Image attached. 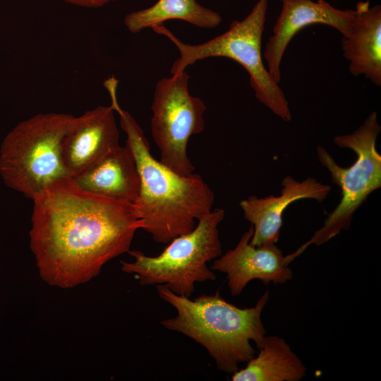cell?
Returning <instances> with one entry per match:
<instances>
[{
  "label": "cell",
  "mask_w": 381,
  "mask_h": 381,
  "mask_svg": "<svg viewBox=\"0 0 381 381\" xmlns=\"http://www.w3.org/2000/svg\"><path fill=\"white\" fill-rule=\"evenodd\" d=\"M224 215L222 208L212 210L198 220L192 231L169 242L157 256L129 250L134 261H121L122 271L135 274L143 286L165 285L174 293L190 298L195 283L216 279L207 263L222 255L218 226Z\"/></svg>",
  "instance_id": "obj_6"
},
{
  "label": "cell",
  "mask_w": 381,
  "mask_h": 381,
  "mask_svg": "<svg viewBox=\"0 0 381 381\" xmlns=\"http://www.w3.org/2000/svg\"><path fill=\"white\" fill-rule=\"evenodd\" d=\"M260 352L231 376L233 381H299L306 375L301 359L278 336L265 337Z\"/></svg>",
  "instance_id": "obj_15"
},
{
  "label": "cell",
  "mask_w": 381,
  "mask_h": 381,
  "mask_svg": "<svg viewBox=\"0 0 381 381\" xmlns=\"http://www.w3.org/2000/svg\"><path fill=\"white\" fill-rule=\"evenodd\" d=\"M30 249L41 278L73 288L128 253L142 229L135 205L92 193L71 177L59 179L33 199Z\"/></svg>",
  "instance_id": "obj_1"
},
{
  "label": "cell",
  "mask_w": 381,
  "mask_h": 381,
  "mask_svg": "<svg viewBox=\"0 0 381 381\" xmlns=\"http://www.w3.org/2000/svg\"><path fill=\"white\" fill-rule=\"evenodd\" d=\"M380 131L377 113L372 111L353 133L334 138L333 142L338 147L350 149L356 153L357 159L349 167L339 166L325 147H317L318 159L329 171L332 183L341 188V198L310 239L286 255L289 264L309 246H321L341 231L348 230L355 212L371 193L381 187V155L376 149Z\"/></svg>",
  "instance_id": "obj_7"
},
{
  "label": "cell",
  "mask_w": 381,
  "mask_h": 381,
  "mask_svg": "<svg viewBox=\"0 0 381 381\" xmlns=\"http://www.w3.org/2000/svg\"><path fill=\"white\" fill-rule=\"evenodd\" d=\"M349 33L341 40L343 56L350 73L363 75L377 86L381 85V6H370L359 1L354 10Z\"/></svg>",
  "instance_id": "obj_13"
},
{
  "label": "cell",
  "mask_w": 381,
  "mask_h": 381,
  "mask_svg": "<svg viewBox=\"0 0 381 381\" xmlns=\"http://www.w3.org/2000/svg\"><path fill=\"white\" fill-rule=\"evenodd\" d=\"M253 234L251 226L237 245L216 259L210 269L226 274L231 294L238 296L253 279L265 284H284L292 279L293 272L286 256L276 243L260 246L250 241Z\"/></svg>",
  "instance_id": "obj_11"
},
{
  "label": "cell",
  "mask_w": 381,
  "mask_h": 381,
  "mask_svg": "<svg viewBox=\"0 0 381 381\" xmlns=\"http://www.w3.org/2000/svg\"><path fill=\"white\" fill-rule=\"evenodd\" d=\"M354 10H341L325 0H291L282 2V10L273 27L263 53L267 69L277 83L281 80L280 66L287 46L301 29L324 24L339 31L343 37L350 32Z\"/></svg>",
  "instance_id": "obj_10"
},
{
  "label": "cell",
  "mask_w": 381,
  "mask_h": 381,
  "mask_svg": "<svg viewBox=\"0 0 381 381\" xmlns=\"http://www.w3.org/2000/svg\"><path fill=\"white\" fill-rule=\"evenodd\" d=\"M186 71L159 80L151 105L150 130L160 152V162L174 172L189 176L195 167L187 154L188 142L205 128L206 106L188 90Z\"/></svg>",
  "instance_id": "obj_8"
},
{
  "label": "cell",
  "mask_w": 381,
  "mask_h": 381,
  "mask_svg": "<svg viewBox=\"0 0 381 381\" xmlns=\"http://www.w3.org/2000/svg\"><path fill=\"white\" fill-rule=\"evenodd\" d=\"M279 1H281L282 2H283V1H291V0H279Z\"/></svg>",
  "instance_id": "obj_18"
},
{
  "label": "cell",
  "mask_w": 381,
  "mask_h": 381,
  "mask_svg": "<svg viewBox=\"0 0 381 381\" xmlns=\"http://www.w3.org/2000/svg\"><path fill=\"white\" fill-rule=\"evenodd\" d=\"M114 111L140 176V193L134 205L141 229L155 241L168 243L192 231L196 221L212 210L214 193L199 174L182 176L157 160L134 118L120 105Z\"/></svg>",
  "instance_id": "obj_2"
},
{
  "label": "cell",
  "mask_w": 381,
  "mask_h": 381,
  "mask_svg": "<svg viewBox=\"0 0 381 381\" xmlns=\"http://www.w3.org/2000/svg\"><path fill=\"white\" fill-rule=\"evenodd\" d=\"M119 145V131L111 105L73 116L61 143V158L68 175L78 176Z\"/></svg>",
  "instance_id": "obj_9"
},
{
  "label": "cell",
  "mask_w": 381,
  "mask_h": 381,
  "mask_svg": "<svg viewBox=\"0 0 381 381\" xmlns=\"http://www.w3.org/2000/svg\"><path fill=\"white\" fill-rule=\"evenodd\" d=\"M160 298L172 306L176 315L161 324L202 346L219 370L229 374L255 355L266 337L261 315L269 299L266 291L255 306L241 308L224 300L217 291L194 299L178 295L165 285H157Z\"/></svg>",
  "instance_id": "obj_3"
},
{
  "label": "cell",
  "mask_w": 381,
  "mask_h": 381,
  "mask_svg": "<svg viewBox=\"0 0 381 381\" xmlns=\"http://www.w3.org/2000/svg\"><path fill=\"white\" fill-rule=\"evenodd\" d=\"M181 20L202 28H214L222 22L220 14L197 0H158L152 6L127 14L124 24L132 33L169 20Z\"/></svg>",
  "instance_id": "obj_16"
},
{
  "label": "cell",
  "mask_w": 381,
  "mask_h": 381,
  "mask_svg": "<svg viewBox=\"0 0 381 381\" xmlns=\"http://www.w3.org/2000/svg\"><path fill=\"white\" fill-rule=\"evenodd\" d=\"M71 114L44 113L20 121L5 136L0 148V175L5 184L33 199L68 175L61 143Z\"/></svg>",
  "instance_id": "obj_5"
},
{
  "label": "cell",
  "mask_w": 381,
  "mask_h": 381,
  "mask_svg": "<svg viewBox=\"0 0 381 381\" xmlns=\"http://www.w3.org/2000/svg\"><path fill=\"white\" fill-rule=\"evenodd\" d=\"M267 6L268 0H258L245 18L234 20L227 31L198 44L183 43L163 25L151 28L167 37L179 51L180 57L174 62L170 70L172 75L183 72L188 66L207 58H229L248 73L250 83L258 100L284 121H290L292 115L289 102L262 60V38Z\"/></svg>",
  "instance_id": "obj_4"
},
{
  "label": "cell",
  "mask_w": 381,
  "mask_h": 381,
  "mask_svg": "<svg viewBox=\"0 0 381 381\" xmlns=\"http://www.w3.org/2000/svg\"><path fill=\"white\" fill-rule=\"evenodd\" d=\"M82 188L102 196L135 204L140 179L130 147L119 145L85 171L72 178Z\"/></svg>",
  "instance_id": "obj_14"
},
{
  "label": "cell",
  "mask_w": 381,
  "mask_h": 381,
  "mask_svg": "<svg viewBox=\"0 0 381 381\" xmlns=\"http://www.w3.org/2000/svg\"><path fill=\"white\" fill-rule=\"evenodd\" d=\"M74 6L84 8H99L116 0H64Z\"/></svg>",
  "instance_id": "obj_17"
},
{
  "label": "cell",
  "mask_w": 381,
  "mask_h": 381,
  "mask_svg": "<svg viewBox=\"0 0 381 381\" xmlns=\"http://www.w3.org/2000/svg\"><path fill=\"white\" fill-rule=\"evenodd\" d=\"M281 185V193L278 196L271 195L258 198L250 195L239 202L245 218L253 228L250 241L253 246L278 241L283 224V213L289 205L301 199H313L322 202L332 189L329 185L312 177L299 181L291 176H286Z\"/></svg>",
  "instance_id": "obj_12"
}]
</instances>
